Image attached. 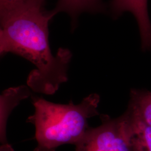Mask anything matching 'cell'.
Here are the masks:
<instances>
[{
	"mask_svg": "<svg viewBox=\"0 0 151 151\" xmlns=\"http://www.w3.org/2000/svg\"><path fill=\"white\" fill-rule=\"evenodd\" d=\"M57 14L43 8L17 13L1 20L0 54L11 53L28 60L36 68L27 77L28 87L35 92L53 95L68 81L72 57L60 48L55 55L49 43V23Z\"/></svg>",
	"mask_w": 151,
	"mask_h": 151,
	"instance_id": "6da1fadb",
	"label": "cell"
},
{
	"mask_svg": "<svg viewBox=\"0 0 151 151\" xmlns=\"http://www.w3.org/2000/svg\"><path fill=\"white\" fill-rule=\"evenodd\" d=\"M100 97L92 93L81 103L60 104L43 98L33 97L34 113L27 122L35 127L38 145L34 151H55L65 144L76 145L91 127L88 119L100 115L97 110Z\"/></svg>",
	"mask_w": 151,
	"mask_h": 151,
	"instance_id": "7a4b0ae2",
	"label": "cell"
},
{
	"mask_svg": "<svg viewBox=\"0 0 151 151\" xmlns=\"http://www.w3.org/2000/svg\"><path fill=\"white\" fill-rule=\"evenodd\" d=\"M100 116L101 124L88 130L76 144V151H134L124 114L115 119Z\"/></svg>",
	"mask_w": 151,
	"mask_h": 151,
	"instance_id": "3957f363",
	"label": "cell"
},
{
	"mask_svg": "<svg viewBox=\"0 0 151 151\" xmlns=\"http://www.w3.org/2000/svg\"><path fill=\"white\" fill-rule=\"evenodd\" d=\"M110 9L114 17L127 11L134 15L139 27L142 50H151V22L148 12V0H111Z\"/></svg>",
	"mask_w": 151,
	"mask_h": 151,
	"instance_id": "277c9868",
	"label": "cell"
},
{
	"mask_svg": "<svg viewBox=\"0 0 151 151\" xmlns=\"http://www.w3.org/2000/svg\"><path fill=\"white\" fill-rule=\"evenodd\" d=\"M29 87L20 86L5 90L0 96V139L2 144L7 143L6 138L7 122L11 111L20 101L29 97Z\"/></svg>",
	"mask_w": 151,
	"mask_h": 151,
	"instance_id": "5b68a950",
	"label": "cell"
},
{
	"mask_svg": "<svg viewBox=\"0 0 151 151\" xmlns=\"http://www.w3.org/2000/svg\"><path fill=\"white\" fill-rule=\"evenodd\" d=\"M126 116L130 140L134 151H151V126L127 109Z\"/></svg>",
	"mask_w": 151,
	"mask_h": 151,
	"instance_id": "8992f818",
	"label": "cell"
},
{
	"mask_svg": "<svg viewBox=\"0 0 151 151\" xmlns=\"http://www.w3.org/2000/svg\"><path fill=\"white\" fill-rule=\"evenodd\" d=\"M105 7L102 0H58L54 11L67 13L70 16L73 26H75L78 16L81 13L102 12Z\"/></svg>",
	"mask_w": 151,
	"mask_h": 151,
	"instance_id": "52a82bcc",
	"label": "cell"
},
{
	"mask_svg": "<svg viewBox=\"0 0 151 151\" xmlns=\"http://www.w3.org/2000/svg\"><path fill=\"white\" fill-rule=\"evenodd\" d=\"M128 109L146 124L151 126V91L132 89Z\"/></svg>",
	"mask_w": 151,
	"mask_h": 151,
	"instance_id": "ba28073f",
	"label": "cell"
},
{
	"mask_svg": "<svg viewBox=\"0 0 151 151\" xmlns=\"http://www.w3.org/2000/svg\"><path fill=\"white\" fill-rule=\"evenodd\" d=\"M46 0H0V20L17 13L42 9Z\"/></svg>",
	"mask_w": 151,
	"mask_h": 151,
	"instance_id": "9c48e42d",
	"label": "cell"
},
{
	"mask_svg": "<svg viewBox=\"0 0 151 151\" xmlns=\"http://www.w3.org/2000/svg\"><path fill=\"white\" fill-rule=\"evenodd\" d=\"M0 151H14L11 145L8 143L5 144H2L0 147Z\"/></svg>",
	"mask_w": 151,
	"mask_h": 151,
	"instance_id": "30bf717a",
	"label": "cell"
}]
</instances>
